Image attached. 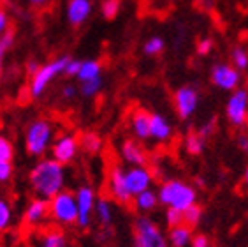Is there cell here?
Wrapping results in <instances>:
<instances>
[{
    "label": "cell",
    "mask_w": 248,
    "mask_h": 247,
    "mask_svg": "<svg viewBox=\"0 0 248 247\" xmlns=\"http://www.w3.org/2000/svg\"><path fill=\"white\" fill-rule=\"evenodd\" d=\"M102 76V64L99 60H93V58H86V60H81V69L78 72L76 80L79 83L83 81H90L95 80V78Z\"/></svg>",
    "instance_id": "603a6c76"
},
{
    "label": "cell",
    "mask_w": 248,
    "mask_h": 247,
    "mask_svg": "<svg viewBox=\"0 0 248 247\" xmlns=\"http://www.w3.org/2000/svg\"><path fill=\"white\" fill-rule=\"evenodd\" d=\"M132 203H134V209L138 210L141 215L150 214V212H153V210L160 205L158 203L157 191H153V189H148V191H144V193H141V194H138L132 200Z\"/></svg>",
    "instance_id": "ffe728a7"
},
{
    "label": "cell",
    "mask_w": 248,
    "mask_h": 247,
    "mask_svg": "<svg viewBox=\"0 0 248 247\" xmlns=\"http://www.w3.org/2000/svg\"><path fill=\"white\" fill-rule=\"evenodd\" d=\"M213 48H215V43H213V39L211 37H201L196 43V52H197V55H201V57L210 55V53L213 52Z\"/></svg>",
    "instance_id": "e575fe53"
},
{
    "label": "cell",
    "mask_w": 248,
    "mask_h": 247,
    "mask_svg": "<svg viewBox=\"0 0 248 247\" xmlns=\"http://www.w3.org/2000/svg\"><path fill=\"white\" fill-rule=\"evenodd\" d=\"M13 224V207L5 198H0V231L9 229Z\"/></svg>",
    "instance_id": "1f68e13d"
},
{
    "label": "cell",
    "mask_w": 248,
    "mask_h": 247,
    "mask_svg": "<svg viewBox=\"0 0 248 247\" xmlns=\"http://www.w3.org/2000/svg\"><path fill=\"white\" fill-rule=\"evenodd\" d=\"M102 88H104V80H102V76L95 78V80L79 83V94H81L83 97H86V99H93V97H97V95L102 92Z\"/></svg>",
    "instance_id": "4316f807"
},
{
    "label": "cell",
    "mask_w": 248,
    "mask_h": 247,
    "mask_svg": "<svg viewBox=\"0 0 248 247\" xmlns=\"http://www.w3.org/2000/svg\"><path fill=\"white\" fill-rule=\"evenodd\" d=\"M41 66H43V64H41L39 60H35V58H30L25 67H27V72H29L30 76H33V74L39 71V67H41Z\"/></svg>",
    "instance_id": "7bdbcfd3"
},
{
    "label": "cell",
    "mask_w": 248,
    "mask_h": 247,
    "mask_svg": "<svg viewBox=\"0 0 248 247\" xmlns=\"http://www.w3.org/2000/svg\"><path fill=\"white\" fill-rule=\"evenodd\" d=\"M15 173V166L11 161H2L0 159V184H5V182L11 180V176Z\"/></svg>",
    "instance_id": "d590c367"
},
{
    "label": "cell",
    "mask_w": 248,
    "mask_h": 247,
    "mask_svg": "<svg viewBox=\"0 0 248 247\" xmlns=\"http://www.w3.org/2000/svg\"><path fill=\"white\" fill-rule=\"evenodd\" d=\"M39 247H67V237L60 229L51 228L41 235Z\"/></svg>",
    "instance_id": "d4e9b609"
},
{
    "label": "cell",
    "mask_w": 248,
    "mask_h": 247,
    "mask_svg": "<svg viewBox=\"0 0 248 247\" xmlns=\"http://www.w3.org/2000/svg\"><path fill=\"white\" fill-rule=\"evenodd\" d=\"M158 203L166 209L185 212L197 203V189L182 178H167L157 189Z\"/></svg>",
    "instance_id": "7a4b0ae2"
},
{
    "label": "cell",
    "mask_w": 248,
    "mask_h": 247,
    "mask_svg": "<svg viewBox=\"0 0 248 247\" xmlns=\"http://www.w3.org/2000/svg\"><path fill=\"white\" fill-rule=\"evenodd\" d=\"M225 119L232 127H245L248 122V88L239 87L231 92L225 103Z\"/></svg>",
    "instance_id": "30bf717a"
},
{
    "label": "cell",
    "mask_w": 248,
    "mask_h": 247,
    "mask_svg": "<svg viewBox=\"0 0 248 247\" xmlns=\"http://www.w3.org/2000/svg\"><path fill=\"white\" fill-rule=\"evenodd\" d=\"M93 215L97 217L100 226L104 228H109L113 224V219H115V207H113V201L106 196H99L95 203V212Z\"/></svg>",
    "instance_id": "d6986e66"
},
{
    "label": "cell",
    "mask_w": 248,
    "mask_h": 247,
    "mask_svg": "<svg viewBox=\"0 0 248 247\" xmlns=\"http://www.w3.org/2000/svg\"><path fill=\"white\" fill-rule=\"evenodd\" d=\"M79 145H81L83 152H86L88 156H97L99 152H102L104 140L95 131H86L79 136Z\"/></svg>",
    "instance_id": "7402d4cb"
},
{
    "label": "cell",
    "mask_w": 248,
    "mask_h": 247,
    "mask_svg": "<svg viewBox=\"0 0 248 247\" xmlns=\"http://www.w3.org/2000/svg\"><path fill=\"white\" fill-rule=\"evenodd\" d=\"M49 217V201L43 198H33L29 201L23 212V223L30 228L41 226Z\"/></svg>",
    "instance_id": "2e32d148"
},
{
    "label": "cell",
    "mask_w": 248,
    "mask_h": 247,
    "mask_svg": "<svg viewBox=\"0 0 248 247\" xmlns=\"http://www.w3.org/2000/svg\"><path fill=\"white\" fill-rule=\"evenodd\" d=\"M164 219H166V224L167 228H176V226H182L183 224V212H180V210H174V209H166V215H164Z\"/></svg>",
    "instance_id": "836d02e7"
},
{
    "label": "cell",
    "mask_w": 248,
    "mask_h": 247,
    "mask_svg": "<svg viewBox=\"0 0 248 247\" xmlns=\"http://www.w3.org/2000/svg\"><path fill=\"white\" fill-rule=\"evenodd\" d=\"M81 152V145H79V136L74 133H62L53 140V145L49 148L51 159L57 162L69 166L71 162L76 161V157Z\"/></svg>",
    "instance_id": "ba28073f"
},
{
    "label": "cell",
    "mask_w": 248,
    "mask_h": 247,
    "mask_svg": "<svg viewBox=\"0 0 248 247\" xmlns=\"http://www.w3.org/2000/svg\"><path fill=\"white\" fill-rule=\"evenodd\" d=\"M55 140V127L51 120L39 117L27 124L25 127V152L30 157L43 159L49 152Z\"/></svg>",
    "instance_id": "3957f363"
},
{
    "label": "cell",
    "mask_w": 248,
    "mask_h": 247,
    "mask_svg": "<svg viewBox=\"0 0 248 247\" xmlns=\"http://www.w3.org/2000/svg\"><path fill=\"white\" fill-rule=\"evenodd\" d=\"M67 173L65 166L57 162L51 157H43L32 166L29 173L30 189L33 191L35 198L51 200L58 193L65 191Z\"/></svg>",
    "instance_id": "6da1fadb"
},
{
    "label": "cell",
    "mask_w": 248,
    "mask_h": 247,
    "mask_svg": "<svg viewBox=\"0 0 248 247\" xmlns=\"http://www.w3.org/2000/svg\"><path fill=\"white\" fill-rule=\"evenodd\" d=\"M236 145H238V148L245 154V156H248V134L247 133L239 134L238 140H236Z\"/></svg>",
    "instance_id": "b9f144b4"
},
{
    "label": "cell",
    "mask_w": 248,
    "mask_h": 247,
    "mask_svg": "<svg viewBox=\"0 0 248 247\" xmlns=\"http://www.w3.org/2000/svg\"><path fill=\"white\" fill-rule=\"evenodd\" d=\"M49 217L60 226H72L78 223L76 196L71 191H62L49 200Z\"/></svg>",
    "instance_id": "5b68a950"
},
{
    "label": "cell",
    "mask_w": 248,
    "mask_h": 247,
    "mask_svg": "<svg viewBox=\"0 0 248 247\" xmlns=\"http://www.w3.org/2000/svg\"><path fill=\"white\" fill-rule=\"evenodd\" d=\"M231 64H232L239 72L248 71V48L247 46H234L231 50Z\"/></svg>",
    "instance_id": "484cf974"
},
{
    "label": "cell",
    "mask_w": 248,
    "mask_h": 247,
    "mask_svg": "<svg viewBox=\"0 0 248 247\" xmlns=\"http://www.w3.org/2000/svg\"><path fill=\"white\" fill-rule=\"evenodd\" d=\"M201 105V92L194 85H182L178 87L174 94H172V106H174V113L182 122L188 120L197 113Z\"/></svg>",
    "instance_id": "52a82bcc"
},
{
    "label": "cell",
    "mask_w": 248,
    "mask_h": 247,
    "mask_svg": "<svg viewBox=\"0 0 248 247\" xmlns=\"http://www.w3.org/2000/svg\"><path fill=\"white\" fill-rule=\"evenodd\" d=\"M27 2H29L32 7H44V5L48 4L49 0H27Z\"/></svg>",
    "instance_id": "ee69618b"
},
{
    "label": "cell",
    "mask_w": 248,
    "mask_h": 247,
    "mask_svg": "<svg viewBox=\"0 0 248 247\" xmlns=\"http://www.w3.org/2000/svg\"><path fill=\"white\" fill-rule=\"evenodd\" d=\"M172 134H174V129L169 119L162 113L153 111L150 117V140L157 143H169L172 140Z\"/></svg>",
    "instance_id": "e0dca14e"
},
{
    "label": "cell",
    "mask_w": 248,
    "mask_h": 247,
    "mask_svg": "<svg viewBox=\"0 0 248 247\" xmlns=\"http://www.w3.org/2000/svg\"><path fill=\"white\" fill-rule=\"evenodd\" d=\"M132 240L139 242L143 247H169L167 237L155 221L148 215H138L134 221Z\"/></svg>",
    "instance_id": "8992f818"
},
{
    "label": "cell",
    "mask_w": 248,
    "mask_h": 247,
    "mask_svg": "<svg viewBox=\"0 0 248 247\" xmlns=\"http://www.w3.org/2000/svg\"><path fill=\"white\" fill-rule=\"evenodd\" d=\"M215 129H217V120L211 119V120H208V122L202 124V125L197 129V133H199L204 140H210L211 136L215 134Z\"/></svg>",
    "instance_id": "74e56055"
},
{
    "label": "cell",
    "mask_w": 248,
    "mask_h": 247,
    "mask_svg": "<svg viewBox=\"0 0 248 247\" xmlns=\"http://www.w3.org/2000/svg\"><path fill=\"white\" fill-rule=\"evenodd\" d=\"M190 247H211L210 238L206 237L204 233H197V235H194V238H192Z\"/></svg>",
    "instance_id": "60d3db41"
},
{
    "label": "cell",
    "mask_w": 248,
    "mask_h": 247,
    "mask_svg": "<svg viewBox=\"0 0 248 247\" xmlns=\"http://www.w3.org/2000/svg\"><path fill=\"white\" fill-rule=\"evenodd\" d=\"M120 159L129 166H146L150 161L148 150L144 148L143 141L136 138H127L120 145Z\"/></svg>",
    "instance_id": "5bb4252c"
},
{
    "label": "cell",
    "mask_w": 248,
    "mask_h": 247,
    "mask_svg": "<svg viewBox=\"0 0 248 247\" xmlns=\"http://www.w3.org/2000/svg\"><path fill=\"white\" fill-rule=\"evenodd\" d=\"M241 72L231 62H215L210 71L211 85L224 92L238 90L241 87Z\"/></svg>",
    "instance_id": "9c48e42d"
},
{
    "label": "cell",
    "mask_w": 248,
    "mask_h": 247,
    "mask_svg": "<svg viewBox=\"0 0 248 247\" xmlns=\"http://www.w3.org/2000/svg\"><path fill=\"white\" fill-rule=\"evenodd\" d=\"M81 69V60H78V58H71V62L67 64L65 67V76L69 78H76L78 72Z\"/></svg>",
    "instance_id": "ab89813d"
},
{
    "label": "cell",
    "mask_w": 248,
    "mask_h": 247,
    "mask_svg": "<svg viewBox=\"0 0 248 247\" xmlns=\"http://www.w3.org/2000/svg\"><path fill=\"white\" fill-rule=\"evenodd\" d=\"M13 46H15V32L9 30L0 37V81H2V74H4V58Z\"/></svg>",
    "instance_id": "4dcf8cb0"
},
{
    "label": "cell",
    "mask_w": 248,
    "mask_h": 247,
    "mask_svg": "<svg viewBox=\"0 0 248 247\" xmlns=\"http://www.w3.org/2000/svg\"><path fill=\"white\" fill-rule=\"evenodd\" d=\"M108 193L111 200H115L120 205L132 203V194L125 184V168L122 164H113L108 171Z\"/></svg>",
    "instance_id": "7c38bea8"
},
{
    "label": "cell",
    "mask_w": 248,
    "mask_h": 247,
    "mask_svg": "<svg viewBox=\"0 0 248 247\" xmlns=\"http://www.w3.org/2000/svg\"><path fill=\"white\" fill-rule=\"evenodd\" d=\"M0 5H2V4H0Z\"/></svg>",
    "instance_id": "7dc6e473"
},
{
    "label": "cell",
    "mask_w": 248,
    "mask_h": 247,
    "mask_svg": "<svg viewBox=\"0 0 248 247\" xmlns=\"http://www.w3.org/2000/svg\"><path fill=\"white\" fill-rule=\"evenodd\" d=\"M11 30V16L4 5H0V37Z\"/></svg>",
    "instance_id": "f35d334b"
},
{
    "label": "cell",
    "mask_w": 248,
    "mask_h": 247,
    "mask_svg": "<svg viewBox=\"0 0 248 247\" xmlns=\"http://www.w3.org/2000/svg\"><path fill=\"white\" fill-rule=\"evenodd\" d=\"M93 15V2L92 0H67L65 4V19L67 23L78 29L85 25Z\"/></svg>",
    "instance_id": "9a60e30c"
},
{
    "label": "cell",
    "mask_w": 248,
    "mask_h": 247,
    "mask_svg": "<svg viewBox=\"0 0 248 247\" xmlns=\"http://www.w3.org/2000/svg\"><path fill=\"white\" fill-rule=\"evenodd\" d=\"M243 184H245V187L248 189V166L245 168V173H243Z\"/></svg>",
    "instance_id": "f6af8a7d"
},
{
    "label": "cell",
    "mask_w": 248,
    "mask_h": 247,
    "mask_svg": "<svg viewBox=\"0 0 248 247\" xmlns=\"http://www.w3.org/2000/svg\"><path fill=\"white\" fill-rule=\"evenodd\" d=\"M166 50V41L160 35H152L143 44V53L146 57H157Z\"/></svg>",
    "instance_id": "f1b7e54d"
},
{
    "label": "cell",
    "mask_w": 248,
    "mask_h": 247,
    "mask_svg": "<svg viewBox=\"0 0 248 247\" xmlns=\"http://www.w3.org/2000/svg\"><path fill=\"white\" fill-rule=\"evenodd\" d=\"M16 150H15V143L11 141L7 136L0 134V159L2 161H15Z\"/></svg>",
    "instance_id": "d6a6232c"
},
{
    "label": "cell",
    "mask_w": 248,
    "mask_h": 247,
    "mask_svg": "<svg viewBox=\"0 0 248 247\" xmlns=\"http://www.w3.org/2000/svg\"><path fill=\"white\" fill-rule=\"evenodd\" d=\"M60 95H62V99L65 101H72L74 97H78L79 95V87L74 85V83H65V85L62 87V90H60Z\"/></svg>",
    "instance_id": "8d00e7d4"
},
{
    "label": "cell",
    "mask_w": 248,
    "mask_h": 247,
    "mask_svg": "<svg viewBox=\"0 0 248 247\" xmlns=\"http://www.w3.org/2000/svg\"><path fill=\"white\" fill-rule=\"evenodd\" d=\"M206 145H208V140H204L197 131H190V133L185 136V141H183V147H185V152L188 156H201V154L206 150Z\"/></svg>",
    "instance_id": "cb8c5ba5"
},
{
    "label": "cell",
    "mask_w": 248,
    "mask_h": 247,
    "mask_svg": "<svg viewBox=\"0 0 248 247\" xmlns=\"http://www.w3.org/2000/svg\"><path fill=\"white\" fill-rule=\"evenodd\" d=\"M192 238H194V229L182 224L176 228H171L167 233V242L169 247H190Z\"/></svg>",
    "instance_id": "44dd1931"
},
{
    "label": "cell",
    "mask_w": 248,
    "mask_h": 247,
    "mask_svg": "<svg viewBox=\"0 0 248 247\" xmlns=\"http://www.w3.org/2000/svg\"><path fill=\"white\" fill-rule=\"evenodd\" d=\"M0 247H4V246H0Z\"/></svg>",
    "instance_id": "bcb514c9"
},
{
    "label": "cell",
    "mask_w": 248,
    "mask_h": 247,
    "mask_svg": "<svg viewBox=\"0 0 248 247\" xmlns=\"http://www.w3.org/2000/svg\"><path fill=\"white\" fill-rule=\"evenodd\" d=\"M202 215H204V210H202V207L201 205H192L190 209H186L185 212H183V224L185 226H188V228H197L201 224V221H202Z\"/></svg>",
    "instance_id": "83f0119b"
},
{
    "label": "cell",
    "mask_w": 248,
    "mask_h": 247,
    "mask_svg": "<svg viewBox=\"0 0 248 247\" xmlns=\"http://www.w3.org/2000/svg\"><path fill=\"white\" fill-rule=\"evenodd\" d=\"M72 57L69 55H58L57 58L46 62L43 66L39 67V71L30 76V83H29V94L32 99H41L46 90L49 88L53 81L57 80L58 76L65 74V67L67 64L71 62Z\"/></svg>",
    "instance_id": "277c9868"
},
{
    "label": "cell",
    "mask_w": 248,
    "mask_h": 247,
    "mask_svg": "<svg viewBox=\"0 0 248 247\" xmlns=\"http://www.w3.org/2000/svg\"><path fill=\"white\" fill-rule=\"evenodd\" d=\"M99 11L102 18L111 21V19H115L120 15V11H122V0H102Z\"/></svg>",
    "instance_id": "f546056e"
},
{
    "label": "cell",
    "mask_w": 248,
    "mask_h": 247,
    "mask_svg": "<svg viewBox=\"0 0 248 247\" xmlns=\"http://www.w3.org/2000/svg\"><path fill=\"white\" fill-rule=\"evenodd\" d=\"M78 203V226L81 229H86L92 224L93 219V212H95V203H97V191L92 185L85 184L81 187H78L74 193Z\"/></svg>",
    "instance_id": "8fae6325"
},
{
    "label": "cell",
    "mask_w": 248,
    "mask_h": 247,
    "mask_svg": "<svg viewBox=\"0 0 248 247\" xmlns=\"http://www.w3.org/2000/svg\"><path fill=\"white\" fill-rule=\"evenodd\" d=\"M153 180L155 178L148 166H129L125 170V184H127V189L132 194V198L152 189Z\"/></svg>",
    "instance_id": "4fadbf2b"
},
{
    "label": "cell",
    "mask_w": 248,
    "mask_h": 247,
    "mask_svg": "<svg viewBox=\"0 0 248 247\" xmlns=\"http://www.w3.org/2000/svg\"><path fill=\"white\" fill-rule=\"evenodd\" d=\"M150 117L152 111L146 108H136L129 117V125L134 138L139 141H148L150 140Z\"/></svg>",
    "instance_id": "ac0fdd59"
}]
</instances>
